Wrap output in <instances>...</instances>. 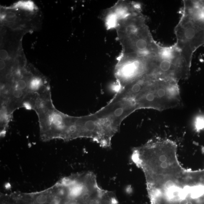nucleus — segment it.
Returning a JSON list of instances; mask_svg holds the SVG:
<instances>
[{"instance_id":"39448f33","label":"nucleus","mask_w":204,"mask_h":204,"mask_svg":"<svg viewBox=\"0 0 204 204\" xmlns=\"http://www.w3.org/2000/svg\"><path fill=\"white\" fill-rule=\"evenodd\" d=\"M65 204H86L84 201L74 195L68 194Z\"/></svg>"},{"instance_id":"0eeeda50","label":"nucleus","mask_w":204,"mask_h":204,"mask_svg":"<svg viewBox=\"0 0 204 204\" xmlns=\"http://www.w3.org/2000/svg\"><path fill=\"white\" fill-rule=\"evenodd\" d=\"M8 57V53L6 50H2L0 52V58L1 60H5L7 59Z\"/></svg>"},{"instance_id":"6e6552de","label":"nucleus","mask_w":204,"mask_h":204,"mask_svg":"<svg viewBox=\"0 0 204 204\" xmlns=\"http://www.w3.org/2000/svg\"><path fill=\"white\" fill-rule=\"evenodd\" d=\"M5 64L4 61L3 60H1L0 61V68H1V70L4 69L5 68Z\"/></svg>"},{"instance_id":"f257e3e1","label":"nucleus","mask_w":204,"mask_h":204,"mask_svg":"<svg viewBox=\"0 0 204 204\" xmlns=\"http://www.w3.org/2000/svg\"><path fill=\"white\" fill-rule=\"evenodd\" d=\"M178 82L149 75L143 88L134 98L137 109L161 111L180 106L182 99Z\"/></svg>"},{"instance_id":"7ed1b4c3","label":"nucleus","mask_w":204,"mask_h":204,"mask_svg":"<svg viewBox=\"0 0 204 204\" xmlns=\"http://www.w3.org/2000/svg\"><path fill=\"white\" fill-rule=\"evenodd\" d=\"M191 69L182 60L180 50L176 44L161 46L155 54L149 59L146 74L159 78L174 79L178 81L189 77Z\"/></svg>"},{"instance_id":"20e7f679","label":"nucleus","mask_w":204,"mask_h":204,"mask_svg":"<svg viewBox=\"0 0 204 204\" xmlns=\"http://www.w3.org/2000/svg\"><path fill=\"white\" fill-rule=\"evenodd\" d=\"M181 13L175 29L176 45L180 50L185 64L191 69L193 53L204 44V27L188 15Z\"/></svg>"},{"instance_id":"423d86ee","label":"nucleus","mask_w":204,"mask_h":204,"mask_svg":"<svg viewBox=\"0 0 204 204\" xmlns=\"http://www.w3.org/2000/svg\"><path fill=\"white\" fill-rule=\"evenodd\" d=\"M16 18V16L14 13H8L6 16L7 20L9 22H12L15 20Z\"/></svg>"},{"instance_id":"f03ea898","label":"nucleus","mask_w":204,"mask_h":204,"mask_svg":"<svg viewBox=\"0 0 204 204\" xmlns=\"http://www.w3.org/2000/svg\"><path fill=\"white\" fill-rule=\"evenodd\" d=\"M123 20L118 25V31L124 48L123 54L147 57L158 51L161 46L153 39L142 13L131 15Z\"/></svg>"}]
</instances>
